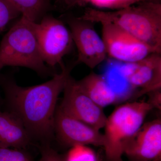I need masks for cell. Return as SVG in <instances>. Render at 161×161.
<instances>
[{
	"instance_id": "cell-4",
	"label": "cell",
	"mask_w": 161,
	"mask_h": 161,
	"mask_svg": "<svg viewBox=\"0 0 161 161\" xmlns=\"http://www.w3.org/2000/svg\"><path fill=\"white\" fill-rule=\"evenodd\" d=\"M152 109L147 102L128 103L116 108L107 117L103 147L107 160L123 161L126 145L143 125Z\"/></svg>"
},
{
	"instance_id": "cell-2",
	"label": "cell",
	"mask_w": 161,
	"mask_h": 161,
	"mask_svg": "<svg viewBox=\"0 0 161 161\" xmlns=\"http://www.w3.org/2000/svg\"><path fill=\"white\" fill-rule=\"evenodd\" d=\"M78 18L93 23L113 24L161 53L159 2L145 1L112 11L88 8Z\"/></svg>"
},
{
	"instance_id": "cell-17",
	"label": "cell",
	"mask_w": 161,
	"mask_h": 161,
	"mask_svg": "<svg viewBox=\"0 0 161 161\" xmlns=\"http://www.w3.org/2000/svg\"><path fill=\"white\" fill-rule=\"evenodd\" d=\"M20 14L8 0H0V34Z\"/></svg>"
},
{
	"instance_id": "cell-15",
	"label": "cell",
	"mask_w": 161,
	"mask_h": 161,
	"mask_svg": "<svg viewBox=\"0 0 161 161\" xmlns=\"http://www.w3.org/2000/svg\"><path fill=\"white\" fill-rule=\"evenodd\" d=\"M64 161H98L95 151L86 145L72 146Z\"/></svg>"
},
{
	"instance_id": "cell-8",
	"label": "cell",
	"mask_w": 161,
	"mask_h": 161,
	"mask_svg": "<svg viewBox=\"0 0 161 161\" xmlns=\"http://www.w3.org/2000/svg\"><path fill=\"white\" fill-rule=\"evenodd\" d=\"M59 107L68 114L100 130L107 117L103 108L95 103L80 87L78 81L70 76L63 90Z\"/></svg>"
},
{
	"instance_id": "cell-1",
	"label": "cell",
	"mask_w": 161,
	"mask_h": 161,
	"mask_svg": "<svg viewBox=\"0 0 161 161\" xmlns=\"http://www.w3.org/2000/svg\"><path fill=\"white\" fill-rule=\"evenodd\" d=\"M72 67L65 66L50 80L33 86L5 82L4 89L11 112L21 120L30 135L48 138L54 131L56 105Z\"/></svg>"
},
{
	"instance_id": "cell-22",
	"label": "cell",
	"mask_w": 161,
	"mask_h": 161,
	"mask_svg": "<svg viewBox=\"0 0 161 161\" xmlns=\"http://www.w3.org/2000/svg\"><path fill=\"white\" fill-rule=\"evenodd\" d=\"M91 0H78L76 6H84L89 4Z\"/></svg>"
},
{
	"instance_id": "cell-13",
	"label": "cell",
	"mask_w": 161,
	"mask_h": 161,
	"mask_svg": "<svg viewBox=\"0 0 161 161\" xmlns=\"http://www.w3.org/2000/svg\"><path fill=\"white\" fill-rule=\"evenodd\" d=\"M78 82L88 96L102 108L118 100V95L103 75L92 73Z\"/></svg>"
},
{
	"instance_id": "cell-14",
	"label": "cell",
	"mask_w": 161,
	"mask_h": 161,
	"mask_svg": "<svg viewBox=\"0 0 161 161\" xmlns=\"http://www.w3.org/2000/svg\"><path fill=\"white\" fill-rule=\"evenodd\" d=\"M15 9L31 22H38L50 9L49 0H8Z\"/></svg>"
},
{
	"instance_id": "cell-21",
	"label": "cell",
	"mask_w": 161,
	"mask_h": 161,
	"mask_svg": "<svg viewBox=\"0 0 161 161\" xmlns=\"http://www.w3.org/2000/svg\"><path fill=\"white\" fill-rule=\"evenodd\" d=\"M63 3L68 7L76 6L78 0H59Z\"/></svg>"
},
{
	"instance_id": "cell-20",
	"label": "cell",
	"mask_w": 161,
	"mask_h": 161,
	"mask_svg": "<svg viewBox=\"0 0 161 161\" xmlns=\"http://www.w3.org/2000/svg\"><path fill=\"white\" fill-rule=\"evenodd\" d=\"M150 98L147 102L153 108H157L161 110V89L156 90L148 93Z\"/></svg>"
},
{
	"instance_id": "cell-6",
	"label": "cell",
	"mask_w": 161,
	"mask_h": 161,
	"mask_svg": "<svg viewBox=\"0 0 161 161\" xmlns=\"http://www.w3.org/2000/svg\"><path fill=\"white\" fill-rule=\"evenodd\" d=\"M102 38L107 55L127 64L135 63L154 53L151 47L119 27L110 23H101Z\"/></svg>"
},
{
	"instance_id": "cell-18",
	"label": "cell",
	"mask_w": 161,
	"mask_h": 161,
	"mask_svg": "<svg viewBox=\"0 0 161 161\" xmlns=\"http://www.w3.org/2000/svg\"><path fill=\"white\" fill-rule=\"evenodd\" d=\"M0 161H33L21 149L0 148Z\"/></svg>"
},
{
	"instance_id": "cell-16",
	"label": "cell",
	"mask_w": 161,
	"mask_h": 161,
	"mask_svg": "<svg viewBox=\"0 0 161 161\" xmlns=\"http://www.w3.org/2000/svg\"><path fill=\"white\" fill-rule=\"evenodd\" d=\"M145 1L160 3V0H91L89 4L98 9L116 10L126 8Z\"/></svg>"
},
{
	"instance_id": "cell-10",
	"label": "cell",
	"mask_w": 161,
	"mask_h": 161,
	"mask_svg": "<svg viewBox=\"0 0 161 161\" xmlns=\"http://www.w3.org/2000/svg\"><path fill=\"white\" fill-rule=\"evenodd\" d=\"M124 154L133 161L161 160V119L143 124L126 145Z\"/></svg>"
},
{
	"instance_id": "cell-3",
	"label": "cell",
	"mask_w": 161,
	"mask_h": 161,
	"mask_svg": "<svg viewBox=\"0 0 161 161\" xmlns=\"http://www.w3.org/2000/svg\"><path fill=\"white\" fill-rule=\"evenodd\" d=\"M21 16L0 43V71L6 66H20L41 75H52L42 59L31 23Z\"/></svg>"
},
{
	"instance_id": "cell-23",
	"label": "cell",
	"mask_w": 161,
	"mask_h": 161,
	"mask_svg": "<svg viewBox=\"0 0 161 161\" xmlns=\"http://www.w3.org/2000/svg\"><path fill=\"white\" fill-rule=\"evenodd\" d=\"M161 161V160H157V161Z\"/></svg>"
},
{
	"instance_id": "cell-19",
	"label": "cell",
	"mask_w": 161,
	"mask_h": 161,
	"mask_svg": "<svg viewBox=\"0 0 161 161\" xmlns=\"http://www.w3.org/2000/svg\"><path fill=\"white\" fill-rule=\"evenodd\" d=\"M40 161H64V159L50 147L46 146L41 150Z\"/></svg>"
},
{
	"instance_id": "cell-12",
	"label": "cell",
	"mask_w": 161,
	"mask_h": 161,
	"mask_svg": "<svg viewBox=\"0 0 161 161\" xmlns=\"http://www.w3.org/2000/svg\"><path fill=\"white\" fill-rule=\"evenodd\" d=\"M30 134L11 112H0V148L23 149L29 144Z\"/></svg>"
},
{
	"instance_id": "cell-11",
	"label": "cell",
	"mask_w": 161,
	"mask_h": 161,
	"mask_svg": "<svg viewBox=\"0 0 161 161\" xmlns=\"http://www.w3.org/2000/svg\"><path fill=\"white\" fill-rule=\"evenodd\" d=\"M161 53H154L130 66L125 75L130 86L141 90V94L161 89Z\"/></svg>"
},
{
	"instance_id": "cell-7",
	"label": "cell",
	"mask_w": 161,
	"mask_h": 161,
	"mask_svg": "<svg viewBox=\"0 0 161 161\" xmlns=\"http://www.w3.org/2000/svg\"><path fill=\"white\" fill-rule=\"evenodd\" d=\"M67 23L78 50L77 63H83L92 69L102 63L108 56L106 49L94 23L79 18H69Z\"/></svg>"
},
{
	"instance_id": "cell-9",
	"label": "cell",
	"mask_w": 161,
	"mask_h": 161,
	"mask_svg": "<svg viewBox=\"0 0 161 161\" xmlns=\"http://www.w3.org/2000/svg\"><path fill=\"white\" fill-rule=\"evenodd\" d=\"M54 131L59 141L66 146L103 147V135L100 130L69 115L59 107L55 113Z\"/></svg>"
},
{
	"instance_id": "cell-5",
	"label": "cell",
	"mask_w": 161,
	"mask_h": 161,
	"mask_svg": "<svg viewBox=\"0 0 161 161\" xmlns=\"http://www.w3.org/2000/svg\"><path fill=\"white\" fill-rule=\"evenodd\" d=\"M31 24L44 63L51 68L57 65L63 68V58L70 52L74 44L69 29L62 21L49 15Z\"/></svg>"
}]
</instances>
